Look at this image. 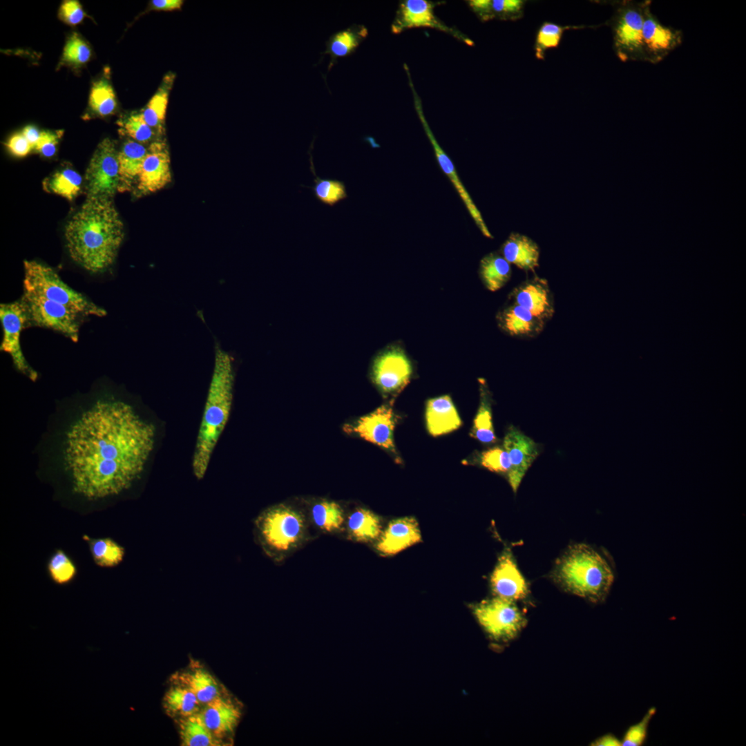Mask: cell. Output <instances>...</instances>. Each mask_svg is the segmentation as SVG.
I'll return each mask as SVG.
<instances>
[{
    "label": "cell",
    "mask_w": 746,
    "mask_h": 746,
    "mask_svg": "<svg viewBox=\"0 0 746 746\" xmlns=\"http://www.w3.org/2000/svg\"><path fill=\"white\" fill-rule=\"evenodd\" d=\"M155 438L154 425L130 405L97 402L66 434L64 461L74 491L99 499L128 490L144 471Z\"/></svg>",
    "instance_id": "6da1fadb"
},
{
    "label": "cell",
    "mask_w": 746,
    "mask_h": 746,
    "mask_svg": "<svg viewBox=\"0 0 746 746\" xmlns=\"http://www.w3.org/2000/svg\"><path fill=\"white\" fill-rule=\"evenodd\" d=\"M71 259L93 274L115 262L124 237V224L111 199L86 197L64 231Z\"/></svg>",
    "instance_id": "7a4b0ae2"
},
{
    "label": "cell",
    "mask_w": 746,
    "mask_h": 746,
    "mask_svg": "<svg viewBox=\"0 0 746 746\" xmlns=\"http://www.w3.org/2000/svg\"><path fill=\"white\" fill-rule=\"evenodd\" d=\"M234 374L230 355L216 347L213 372L192 461L193 474L204 477L218 441L228 421L233 401Z\"/></svg>",
    "instance_id": "3957f363"
},
{
    "label": "cell",
    "mask_w": 746,
    "mask_h": 746,
    "mask_svg": "<svg viewBox=\"0 0 746 746\" xmlns=\"http://www.w3.org/2000/svg\"><path fill=\"white\" fill-rule=\"evenodd\" d=\"M555 580L567 591L597 602L603 600L614 575L606 560L586 544L571 547L558 560Z\"/></svg>",
    "instance_id": "277c9868"
},
{
    "label": "cell",
    "mask_w": 746,
    "mask_h": 746,
    "mask_svg": "<svg viewBox=\"0 0 746 746\" xmlns=\"http://www.w3.org/2000/svg\"><path fill=\"white\" fill-rule=\"evenodd\" d=\"M254 535L265 554L280 562L309 537V519L299 510L280 504L260 513L254 522Z\"/></svg>",
    "instance_id": "5b68a950"
},
{
    "label": "cell",
    "mask_w": 746,
    "mask_h": 746,
    "mask_svg": "<svg viewBox=\"0 0 746 746\" xmlns=\"http://www.w3.org/2000/svg\"><path fill=\"white\" fill-rule=\"evenodd\" d=\"M23 270V291L63 305L84 318L106 315L104 308L71 288L51 267L36 260H25Z\"/></svg>",
    "instance_id": "8992f818"
},
{
    "label": "cell",
    "mask_w": 746,
    "mask_h": 746,
    "mask_svg": "<svg viewBox=\"0 0 746 746\" xmlns=\"http://www.w3.org/2000/svg\"><path fill=\"white\" fill-rule=\"evenodd\" d=\"M645 0L613 3L614 11L608 25L613 35V50L622 61H644L642 41L643 8Z\"/></svg>",
    "instance_id": "52a82bcc"
},
{
    "label": "cell",
    "mask_w": 746,
    "mask_h": 746,
    "mask_svg": "<svg viewBox=\"0 0 746 746\" xmlns=\"http://www.w3.org/2000/svg\"><path fill=\"white\" fill-rule=\"evenodd\" d=\"M20 301L25 308L28 326L49 329L75 343L78 341L84 317L63 305L26 291H23Z\"/></svg>",
    "instance_id": "ba28073f"
},
{
    "label": "cell",
    "mask_w": 746,
    "mask_h": 746,
    "mask_svg": "<svg viewBox=\"0 0 746 746\" xmlns=\"http://www.w3.org/2000/svg\"><path fill=\"white\" fill-rule=\"evenodd\" d=\"M118 153L109 138L97 145L85 173L87 197L111 199L119 191Z\"/></svg>",
    "instance_id": "9c48e42d"
},
{
    "label": "cell",
    "mask_w": 746,
    "mask_h": 746,
    "mask_svg": "<svg viewBox=\"0 0 746 746\" xmlns=\"http://www.w3.org/2000/svg\"><path fill=\"white\" fill-rule=\"evenodd\" d=\"M472 610L486 632L497 640L515 638L526 622L514 601L497 596L481 601Z\"/></svg>",
    "instance_id": "30bf717a"
},
{
    "label": "cell",
    "mask_w": 746,
    "mask_h": 746,
    "mask_svg": "<svg viewBox=\"0 0 746 746\" xmlns=\"http://www.w3.org/2000/svg\"><path fill=\"white\" fill-rule=\"evenodd\" d=\"M412 369L409 358L402 349L390 347L375 358L372 367V379L385 395H396L408 385Z\"/></svg>",
    "instance_id": "8fae6325"
},
{
    "label": "cell",
    "mask_w": 746,
    "mask_h": 746,
    "mask_svg": "<svg viewBox=\"0 0 746 746\" xmlns=\"http://www.w3.org/2000/svg\"><path fill=\"white\" fill-rule=\"evenodd\" d=\"M0 321L3 329L1 350L10 355L17 370L35 380L37 373L27 363L21 347V333L28 325L26 312L20 300L0 305Z\"/></svg>",
    "instance_id": "7c38bea8"
},
{
    "label": "cell",
    "mask_w": 746,
    "mask_h": 746,
    "mask_svg": "<svg viewBox=\"0 0 746 746\" xmlns=\"http://www.w3.org/2000/svg\"><path fill=\"white\" fill-rule=\"evenodd\" d=\"M651 1L645 0L643 8L642 41L646 62L656 64L682 42L681 30L661 23L653 14Z\"/></svg>",
    "instance_id": "4fadbf2b"
},
{
    "label": "cell",
    "mask_w": 746,
    "mask_h": 746,
    "mask_svg": "<svg viewBox=\"0 0 746 746\" xmlns=\"http://www.w3.org/2000/svg\"><path fill=\"white\" fill-rule=\"evenodd\" d=\"M409 77H408V78ZM410 80H412L411 78H409V82L410 88L412 90L414 100V106L417 115L419 117L420 121L421 122L424 131L431 144L432 145L434 154L439 166L441 167L443 172L449 178L450 181L452 184L453 186L457 191L463 204H465L470 215L471 216L472 218L473 219L474 222H475L476 225L479 229L482 234L487 238H492V236L489 231L485 222L484 221L480 211L477 209V206L475 204L468 191L460 180L455 170L454 164L451 161L450 158L446 155L441 146L439 144L430 128L429 127V125L423 115L421 100L414 90L412 81Z\"/></svg>",
    "instance_id": "5bb4252c"
},
{
    "label": "cell",
    "mask_w": 746,
    "mask_h": 746,
    "mask_svg": "<svg viewBox=\"0 0 746 746\" xmlns=\"http://www.w3.org/2000/svg\"><path fill=\"white\" fill-rule=\"evenodd\" d=\"M396 420L391 405L385 404L361 417L353 425H347L345 430L396 455L393 435Z\"/></svg>",
    "instance_id": "9a60e30c"
},
{
    "label": "cell",
    "mask_w": 746,
    "mask_h": 746,
    "mask_svg": "<svg viewBox=\"0 0 746 746\" xmlns=\"http://www.w3.org/2000/svg\"><path fill=\"white\" fill-rule=\"evenodd\" d=\"M171 181V160L166 144L155 142L149 148L137 181L140 195H148L165 187Z\"/></svg>",
    "instance_id": "2e32d148"
},
{
    "label": "cell",
    "mask_w": 746,
    "mask_h": 746,
    "mask_svg": "<svg viewBox=\"0 0 746 746\" xmlns=\"http://www.w3.org/2000/svg\"><path fill=\"white\" fill-rule=\"evenodd\" d=\"M513 303L527 309L546 323L555 314V304L548 281L539 276L526 280L510 295Z\"/></svg>",
    "instance_id": "e0dca14e"
},
{
    "label": "cell",
    "mask_w": 746,
    "mask_h": 746,
    "mask_svg": "<svg viewBox=\"0 0 746 746\" xmlns=\"http://www.w3.org/2000/svg\"><path fill=\"white\" fill-rule=\"evenodd\" d=\"M511 468L508 473L509 484L516 492L526 471L539 455L537 444L521 431L511 427L504 439Z\"/></svg>",
    "instance_id": "ac0fdd59"
},
{
    "label": "cell",
    "mask_w": 746,
    "mask_h": 746,
    "mask_svg": "<svg viewBox=\"0 0 746 746\" xmlns=\"http://www.w3.org/2000/svg\"><path fill=\"white\" fill-rule=\"evenodd\" d=\"M421 541L415 518L405 517L390 521L376 541L375 549L385 556L393 555Z\"/></svg>",
    "instance_id": "d6986e66"
},
{
    "label": "cell",
    "mask_w": 746,
    "mask_h": 746,
    "mask_svg": "<svg viewBox=\"0 0 746 746\" xmlns=\"http://www.w3.org/2000/svg\"><path fill=\"white\" fill-rule=\"evenodd\" d=\"M490 584L495 595L512 601L524 599L528 593L526 580L508 551L499 557L491 575Z\"/></svg>",
    "instance_id": "ffe728a7"
},
{
    "label": "cell",
    "mask_w": 746,
    "mask_h": 746,
    "mask_svg": "<svg viewBox=\"0 0 746 746\" xmlns=\"http://www.w3.org/2000/svg\"><path fill=\"white\" fill-rule=\"evenodd\" d=\"M206 726L219 740L233 732L240 718V709L230 699L220 696L199 711Z\"/></svg>",
    "instance_id": "44dd1931"
},
{
    "label": "cell",
    "mask_w": 746,
    "mask_h": 746,
    "mask_svg": "<svg viewBox=\"0 0 746 746\" xmlns=\"http://www.w3.org/2000/svg\"><path fill=\"white\" fill-rule=\"evenodd\" d=\"M497 321L498 326L506 334L519 338L537 336L546 325L527 309L513 303L499 312Z\"/></svg>",
    "instance_id": "7402d4cb"
},
{
    "label": "cell",
    "mask_w": 746,
    "mask_h": 746,
    "mask_svg": "<svg viewBox=\"0 0 746 746\" xmlns=\"http://www.w3.org/2000/svg\"><path fill=\"white\" fill-rule=\"evenodd\" d=\"M425 423L427 430L433 437L451 432L458 429L462 423L452 399L448 395L427 401Z\"/></svg>",
    "instance_id": "603a6c76"
},
{
    "label": "cell",
    "mask_w": 746,
    "mask_h": 746,
    "mask_svg": "<svg viewBox=\"0 0 746 746\" xmlns=\"http://www.w3.org/2000/svg\"><path fill=\"white\" fill-rule=\"evenodd\" d=\"M428 27L452 31L435 17L432 3L425 0H407L400 5L392 30L399 33L405 28Z\"/></svg>",
    "instance_id": "cb8c5ba5"
},
{
    "label": "cell",
    "mask_w": 746,
    "mask_h": 746,
    "mask_svg": "<svg viewBox=\"0 0 746 746\" xmlns=\"http://www.w3.org/2000/svg\"><path fill=\"white\" fill-rule=\"evenodd\" d=\"M501 254L510 265L525 271H534L539 267V247L522 233H511L501 246Z\"/></svg>",
    "instance_id": "d4e9b609"
},
{
    "label": "cell",
    "mask_w": 746,
    "mask_h": 746,
    "mask_svg": "<svg viewBox=\"0 0 746 746\" xmlns=\"http://www.w3.org/2000/svg\"><path fill=\"white\" fill-rule=\"evenodd\" d=\"M345 530L358 542H376L383 531L381 517L372 510L357 508L346 516Z\"/></svg>",
    "instance_id": "484cf974"
},
{
    "label": "cell",
    "mask_w": 746,
    "mask_h": 746,
    "mask_svg": "<svg viewBox=\"0 0 746 746\" xmlns=\"http://www.w3.org/2000/svg\"><path fill=\"white\" fill-rule=\"evenodd\" d=\"M149 149L133 140H128L118 153L119 191H129L137 183L142 165Z\"/></svg>",
    "instance_id": "4316f807"
},
{
    "label": "cell",
    "mask_w": 746,
    "mask_h": 746,
    "mask_svg": "<svg viewBox=\"0 0 746 746\" xmlns=\"http://www.w3.org/2000/svg\"><path fill=\"white\" fill-rule=\"evenodd\" d=\"M346 515L343 508L336 502L320 500L311 508V522L325 533L334 534L345 531Z\"/></svg>",
    "instance_id": "83f0119b"
},
{
    "label": "cell",
    "mask_w": 746,
    "mask_h": 746,
    "mask_svg": "<svg viewBox=\"0 0 746 746\" xmlns=\"http://www.w3.org/2000/svg\"><path fill=\"white\" fill-rule=\"evenodd\" d=\"M479 276L484 286L491 291L502 288L510 279V264L501 254L492 252L480 261Z\"/></svg>",
    "instance_id": "f1b7e54d"
},
{
    "label": "cell",
    "mask_w": 746,
    "mask_h": 746,
    "mask_svg": "<svg viewBox=\"0 0 746 746\" xmlns=\"http://www.w3.org/2000/svg\"><path fill=\"white\" fill-rule=\"evenodd\" d=\"M180 683L189 689L197 697L202 705L222 696V689L208 671L200 668L191 669L178 677Z\"/></svg>",
    "instance_id": "f546056e"
},
{
    "label": "cell",
    "mask_w": 746,
    "mask_h": 746,
    "mask_svg": "<svg viewBox=\"0 0 746 746\" xmlns=\"http://www.w3.org/2000/svg\"><path fill=\"white\" fill-rule=\"evenodd\" d=\"M367 29L363 26L354 25L332 35L326 43L325 54L330 55L331 61L328 70L336 62L354 51L361 41L367 36Z\"/></svg>",
    "instance_id": "4dcf8cb0"
},
{
    "label": "cell",
    "mask_w": 746,
    "mask_h": 746,
    "mask_svg": "<svg viewBox=\"0 0 746 746\" xmlns=\"http://www.w3.org/2000/svg\"><path fill=\"white\" fill-rule=\"evenodd\" d=\"M179 734L184 746L220 745L218 740L204 723L200 712L179 718Z\"/></svg>",
    "instance_id": "1f68e13d"
},
{
    "label": "cell",
    "mask_w": 746,
    "mask_h": 746,
    "mask_svg": "<svg viewBox=\"0 0 746 746\" xmlns=\"http://www.w3.org/2000/svg\"><path fill=\"white\" fill-rule=\"evenodd\" d=\"M163 700L166 712L179 718L199 712L202 705L195 695L181 684L171 687Z\"/></svg>",
    "instance_id": "d6a6232c"
},
{
    "label": "cell",
    "mask_w": 746,
    "mask_h": 746,
    "mask_svg": "<svg viewBox=\"0 0 746 746\" xmlns=\"http://www.w3.org/2000/svg\"><path fill=\"white\" fill-rule=\"evenodd\" d=\"M309 154L310 155V170L315 176L314 180V185L312 186H301L310 189L314 196L318 202L330 207H333L341 201L346 200L348 195L345 182L336 179H323L318 177L315 171L311 151H309Z\"/></svg>",
    "instance_id": "836d02e7"
},
{
    "label": "cell",
    "mask_w": 746,
    "mask_h": 746,
    "mask_svg": "<svg viewBox=\"0 0 746 746\" xmlns=\"http://www.w3.org/2000/svg\"><path fill=\"white\" fill-rule=\"evenodd\" d=\"M172 82L170 77L164 79L142 111L144 119L154 131H161L163 128Z\"/></svg>",
    "instance_id": "e575fe53"
},
{
    "label": "cell",
    "mask_w": 746,
    "mask_h": 746,
    "mask_svg": "<svg viewBox=\"0 0 746 746\" xmlns=\"http://www.w3.org/2000/svg\"><path fill=\"white\" fill-rule=\"evenodd\" d=\"M82 176L75 170L67 168L55 172L45 181L47 191L59 195L68 200H73L80 192Z\"/></svg>",
    "instance_id": "d590c367"
},
{
    "label": "cell",
    "mask_w": 746,
    "mask_h": 746,
    "mask_svg": "<svg viewBox=\"0 0 746 746\" xmlns=\"http://www.w3.org/2000/svg\"><path fill=\"white\" fill-rule=\"evenodd\" d=\"M88 544L94 562L100 567H114L124 560V548L111 538L93 539Z\"/></svg>",
    "instance_id": "8d00e7d4"
},
{
    "label": "cell",
    "mask_w": 746,
    "mask_h": 746,
    "mask_svg": "<svg viewBox=\"0 0 746 746\" xmlns=\"http://www.w3.org/2000/svg\"><path fill=\"white\" fill-rule=\"evenodd\" d=\"M89 107L101 117L114 113L117 107L116 96L108 80L101 79L93 83L89 95Z\"/></svg>",
    "instance_id": "74e56055"
},
{
    "label": "cell",
    "mask_w": 746,
    "mask_h": 746,
    "mask_svg": "<svg viewBox=\"0 0 746 746\" xmlns=\"http://www.w3.org/2000/svg\"><path fill=\"white\" fill-rule=\"evenodd\" d=\"M580 28L583 27L562 26L548 21L542 23L537 30L534 46L536 58L544 59L548 49L557 47L566 30Z\"/></svg>",
    "instance_id": "f35d334b"
},
{
    "label": "cell",
    "mask_w": 746,
    "mask_h": 746,
    "mask_svg": "<svg viewBox=\"0 0 746 746\" xmlns=\"http://www.w3.org/2000/svg\"><path fill=\"white\" fill-rule=\"evenodd\" d=\"M471 434L484 443H492L497 441L492 424L491 408L488 399L484 395L473 421Z\"/></svg>",
    "instance_id": "ab89813d"
},
{
    "label": "cell",
    "mask_w": 746,
    "mask_h": 746,
    "mask_svg": "<svg viewBox=\"0 0 746 746\" xmlns=\"http://www.w3.org/2000/svg\"><path fill=\"white\" fill-rule=\"evenodd\" d=\"M48 571L52 581L58 584H65L72 581L77 568L68 555L62 550H57L49 559Z\"/></svg>",
    "instance_id": "60d3db41"
},
{
    "label": "cell",
    "mask_w": 746,
    "mask_h": 746,
    "mask_svg": "<svg viewBox=\"0 0 746 746\" xmlns=\"http://www.w3.org/2000/svg\"><path fill=\"white\" fill-rule=\"evenodd\" d=\"M91 54V49L87 42L79 34L73 32L64 45L61 60L64 63L80 66L90 60Z\"/></svg>",
    "instance_id": "b9f144b4"
},
{
    "label": "cell",
    "mask_w": 746,
    "mask_h": 746,
    "mask_svg": "<svg viewBox=\"0 0 746 746\" xmlns=\"http://www.w3.org/2000/svg\"><path fill=\"white\" fill-rule=\"evenodd\" d=\"M120 131L139 143H146L155 135L154 130L147 124L140 113H134L119 122Z\"/></svg>",
    "instance_id": "7bdbcfd3"
},
{
    "label": "cell",
    "mask_w": 746,
    "mask_h": 746,
    "mask_svg": "<svg viewBox=\"0 0 746 746\" xmlns=\"http://www.w3.org/2000/svg\"><path fill=\"white\" fill-rule=\"evenodd\" d=\"M481 464L490 471L507 475L511 468L507 452L500 447L484 451L481 455Z\"/></svg>",
    "instance_id": "ee69618b"
},
{
    "label": "cell",
    "mask_w": 746,
    "mask_h": 746,
    "mask_svg": "<svg viewBox=\"0 0 746 746\" xmlns=\"http://www.w3.org/2000/svg\"><path fill=\"white\" fill-rule=\"evenodd\" d=\"M525 1L490 0V11L493 18L516 20L522 17Z\"/></svg>",
    "instance_id": "f6af8a7d"
},
{
    "label": "cell",
    "mask_w": 746,
    "mask_h": 746,
    "mask_svg": "<svg viewBox=\"0 0 746 746\" xmlns=\"http://www.w3.org/2000/svg\"><path fill=\"white\" fill-rule=\"evenodd\" d=\"M656 708L652 707L648 710L642 719L636 724L631 726L626 731L622 745L623 746H640L647 736L649 723L656 713Z\"/></svg>",
    "instance_id": "bcb514c9"
},
{
    "label": "cell",
    "mask_w": 746,
    "mask_h": 746,
    "mask_svg": "<svg viewBox=\"0 0 746 746\" xmlns=\"http://www.w3.org/2000/svg\"><path fill=\"white\" fill-rule=\"evenodd\" d=\"M59 18L69 26H77L80 23L84 17L85 12L81 3L77 0H66L61 4L59 12Z\"/></svg>",
    "instance_id": "7dc6e473"
},
{
    "label": "cell",
    "mask_w": 746,
    "mask_h": 746,
    "mask_svg": "<svg viewBox=\"0 0 746 746\" xmlns=\"http://www.w3.org/2000/svg\"><path fill=\"white\" fill-rule=\"evenodd\" d=\"M63 133L61 130L41 131L39 140L34 149L43 157H52L57 151V144Z\"/></svg>",
    "instance_id": "c3c4849f"
},
{
    "label": "cell",
    "mask_w": 746,
    "mask_h": 746,
    "mask_svg": "<svg viewBox=\"0 0 746 746\" xmlns=\"http://www.w3.org/2000/svg\"><path fill=\"white\" fill-rule=\"evenodd\" d=\"M6 146L8 151L17 157L26 156L33 149L21 133H16L10 137Z\"/></svg>",
    "instance_id": "681fc988"
},
{
    "label": "cell",
    "mask_w": 746,
    "mask_h": 746,
    "mask_svg": "<svg viewBox=\"0 0 746 746\" xmlns=\"http://www.w3.org/2000/svg\"><path fill=\"white\" fill-rule=\"evenodd\" d=\"M469 5L483 21L493 19L490 11V0H471Z\"/></svg>",
    "instance_id": "f907efd6"
},
{
    "label": "cell",
    "mask_w": 746,
    "mask_h": 746,
    "mask_svg": "<svg viewBox=\"0 0 746 746\" xmlns=\"http://www.w3.org/2000/svg\"><path fill=\"white\" fill-rule=\"evenodd\" d=\"M183 1L182 0H153L152 8L157 10H174L180 9Z\"/></svg>",
    "instance_id": "816d5d0a"
},
{
    "label": "cell",
    "mask_w": 746,
    "mask_h": 746,
    "mask_svg": "<svg viewBox=\"0 0 746 746\" xmlns=\"http://www.w3.org/2000/svg\"><path fill=\"white\" fill-rule=\"evenodd\" d=\"M21 133L34 149L39 140L41 133L38 128L35 126L28 125L23 128Z\"/></svg>",
    "instance_id": "f5cc1de1"
},
{
    "label": "cell",
    "mask_w": 746,
    "mask_h": 746,
    "mask_svg": "<svg viewBox=\"0 0 746 746\" xmlns=\"http://www.w3.org/2000/svg\"><path fill=\"white\" fill-rule=\"evenodd\" d=\"M595 746H620L622 742L612 734H606L597 739L593 744Z\"/></svg>",
    "instance_id": "db71d44e"
}]
</instances>
